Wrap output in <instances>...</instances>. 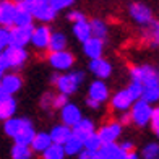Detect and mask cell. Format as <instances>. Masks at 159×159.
I'll use <instances>...</instances> for the list:
<instances>
[{
    "instance_id": "d4e9b609",
    "label": "cell",
    "mask_w": 159,
    "mask_h": 159,
    "mask_svg": "<svg viewBox=\"0 0 159 159\" xmlns=\"http://www.w3.org/2000/svg\"><path fill=\"white\" fill-rule=\"evenodd\" d=\"M140 99H143L144 102H148V104L157 102V101H159V83L143 86V93H141Z\"/></svg>"
},
{
    "instance_id": "6da1fadb",
    "label": "cell",
    "mask_w": 159,
    "mask_h": 159,
    "mask_svg": "<svg viewBox=\"0 0 159 159\" xmlns=\"http://www.w3.org/2000/svg\"><path fill=\"white\" fill-rule=\"evenodd\" d=\"M15 3L25 7V8L31 13V16L39 20V21H52L57 15V11L50 7L49 0H16Z\"/></svg>"
},
{
    "instance_id": "836d02e7",
    "label": "cell",
    "mask_w": 159,
    "mask_h": 159,
    "mask_svg": "<svg viewBox=\"0 0 159 159\" xmlns=\"http://www.w3.org/2000/svg\"><path fill=\"white\" fill-rule=\"evenodd\" d=\"M101 146H102V143H101L98 133L91 135L89 138L83 143V149H86V151H93V153H98V151L101 149Z\"/></svg>"
},
{
    "instance_id": "f546056e",
    "label": "cell",
    "mask_w": 159,
    "mask_h": 159,
    "mask_svg": "<svg viewBox=\"0 0 159 159\" xmlns=\"http://www.w3.org/2000/svg\"><path fill=\"white\" fill-rule=\"evenodd\" d=\"M65 46H67V38L62 33H54L50 36L47 47L50 49V52H60V50H65Z\"/></svg>"
},
{
    "instance_id": "2e32d148",
    "label": "cell",
    "mask_w": 159,
    "mask_h": 159,
    "mask_svg": "<svg viewBox=\"0 0 159 159\" xmlns=\"http://www.w3.org/2000/svg\"><path fill=\"white\" fill-rule=\"evenodd\" d=\"M0 88H2L8 96L15 94V93L20 91V88H21V78L15 73L3 75L2 80H0Z\"/></svg>"
},
{
    "instance_id": "277c9868",
    "label": "cell",
    "mask_w": 159,
    "mask_h": 159,
    "mask_svg": "<svg viewBox=\"0 0 159 159\" xmlns=\"http://www.w3.org/2000/svg\"><path fill=\"white\" fill-rule=\"evenodd\" d=\"M151 114H153V107L151 104L144 102L143 99H138L133 102V107H132V122H135L138 127H144L146 124H149L151 120Z\"/></svg>"
},
{
    "instance_id": "7bdbcfd3",
    "label": "cell",
    "mask_w": 159,
    "mask_h": 159,
    "mask_svg": "<svg viewBox=\"0 0 159 159\" xmlns=\"http://www.w3.org/2000/svg\"><path fill=\"white\" fill-rule=\"evenodd\" d=\"M119 146H120V149L124 151L125 154H130V153H133V144L130 143V141H125V143L119 144Z\"/></svg>"
},
{
    "instance_id": "484cf974",
    "label": "cell",
    "mask_w": 159,
    "mask_h": 159,
    "mask_svg": "<svg viewBox=\"0 0 159 159\" xmlns=\"http://www.w3.org/2000/svg\"><path fill=\"white\" fill-rule=\"evenodd\" d=\"M144 39H146L151 46H159V21L153 20L149 25H146Z\"/></svg>"
},
{
    "instance_id": "ba28073f",
    "label": "cell",
    "mask_w": 159,
    "mask_h": 159,
    "mask_svg": "<svg viewBox=\"0 0 159 159\" xmlns=\"http://www.w3.org/2000/svg\"><path fill=\"white\" fill-rule=\"evenodd\" d=\"M94 133H96L94 132V124H93L89 119H81L76 125L71 127V135H73L75 138H78L81 143H84L91 135H94Z\"/></svg>"
},
{
    "instance_id": "8fae6325",
    "label": "cell",
    "mask_w": 159,
    "mask_h": 159,
    "mask_svg": "<svg viewBox=\"0 0 159 159\" xmlns=\"http://www.w3.org/2000/svg\"><path fill=\"white\" fill-rule=\"evenodd\" d=\"M36 135V130L33 127V124L28 119L23 120V125H21V128L18 130V133L15 135V144H23V146H30L33 138Z\"/></svg>"
},
{
    "instance_id": "3957f363",
    "label": "cell",
    "mask_w": 159,
    "mask_h": 159,
    "mask_svg": "<svg viewBox=\"0 0 159 159\" xmlns=\"http://www.w3.org/2000/svg\"><path fill=\"white\" fill-rule=\"evenodd\" d=\"M130 76H132L133 81L140 83L141 86L159 83V71H157L154 67H149V65H143V67H135V68H132V71H130Z\"/></svg>"
},
{
    "instance_id": "7c38bea8",
    "label": "cell",
    "mask_w": 159,
    "mask_h": 159,
    "mask_svg": "<svg viewBox=\"0 0 159 159\" xmlns=\"http://www.w3.org/2000/svg\"><path fill=\"white\" fill-rule=\"evenodd\" d=\"M130 15H132L135 21H138L140 25H144V26L153 21V13H151V10L144 3H132Z\"/></svg>"
},
{
    "instance_id": "4fadbf2b",
    "label": "cell",
    "mask_w": 159,
    "mask_h": 159,
    "mask_svg": "<svg viewBox=\"0 0 159 159\" xmlns=\"http://www.w3.org/2000/svg\"><path fill=\"white\" fill-rule=\"evenodd\" d=\"M60 114H62V120H63V125H67V127H73L76 125L80 120H81V111L78 109V107L75 104H71L68 102L67 106H63L62 109H60Z\"/></svg>"
},
{
    "instance_id": "9c48e42d",
    "label": "cell",
    "mask_w": 159,
    "mask_h": 159,
    "mask_svg": "<svg viewBox=\"0 0 159 159\" xmlns=\"http://www.w3.org/2000/svg\"><path fill=\"white\" fill-rule=\"evenodd\" d=\"M49 62L55 70H68L71 65H73L75 57L70 52H67V50H60V52H52L50 54Z\"/></svg>"
},
{
    "instance_id": "d6a6232c",
    "label": "cell",
    "mask_w": 159,
    "mask_h": 159,
    "mask_svg": "<svg viewBox=\"0 0 159 159\" xmlns=\"http://www.w3.org/2000/svg\"><path fill=\"white\" fill-rule=\"evenodd\" d=\"M44 159H63L65 157V153H63V148L60 144H50V146L42 153Z\"/></svg>"
},
{
    "instance_id": "7402d4cb",
    "label": "cell",
    "mask_w": 159,
    "mask_h": 159,
    "mask_svg": "<svg viewBox=\"0 0 159 159\" xmlns=\"http://www.w3.org/2000/svg\"><path fill=\"white\" fill-rule=\"evenodd\" d=\"M52 144V141H50V136L49 133H36L34 135V138L30 144V148L31 151H36V153H44V151Z\"/></svg>"
},
{
    "instance_id": "83f0119b",
    "label": "cell",
    "mask_w": 159,
    "mask_h": 159,
    "mask_svg": "<svg viewBox=\"0 0 159 159\" xmlns=\"http://www.w3.org/2000/svg\"><path fill=\"white\" fill-rule=\"evenodd\" d=\"M63 153L65 154H68V156H75V154H80L83 151V143L80 141L78 138H75L73 135L70 136V138L65 141V144H63Z\"/></svg>"
},
{
    "instance_id": "30bf717a",
    "label": "cell",
    "mask_w": 159,
    "mask_h": 159,
    "mask_svg": "<svg viewBox=\"0 0 159 159\" xmlns=\"http://www.w3.org/2000/svg\"><path fill=\"white\" fill-rule=\"evenodd\" d=\"M50 36H52V33L47 26H34L31 33V44L38 49H44L49 46Z\"/></svg>"
},
{
    "instance_id": "1f68e13d",
    "label": "cell",
    "mask_w": 159,
    "mask_h": 159,
    "mask_svg": "<svg viewBox=\"0 0 159 159\" xmlns=\"http://www.w3.org/2000/svg\"><path fill=\"white\" fill-rule=\"evenodd\" d=\"M33 151L30 146H23V144H13L11 148V159H31Z\"/></svg>"
},
{
    "instance_id": "d590c367",
    "label": "cell",
    "mask_w": 159,
    "mask_h": 159,
    "mask_svg": "<svg viewBox=\"0 0 159 159\" xmlns=\"http://www.w3.org/2000/svg\"><path fill=\"white\" fill-rule=\"evenodd\" d=\"M127 91L132 94V98L135 99V101H138L140 98H141V93H143V86L140 84V83H136V81H132L130 83V86L127 88Z\"/></svg>"
},
{
    "instance_id": "f35d334b",
    "label": "cell",
    "mask_w": 159,
    "mask_h": 159,
    "mask_svg": "<svg viewBox=\"0 0 159 159\" xmlns=\"http://www.w3.org/2000/svg\"><path fill=\"white\" fill-rule=\"evenodd\" d=\"M8 47V30L0 28V52Z\"/></svg>"
},
{
    "instance_id": "ab89813d",
    "label": "cell",
    "mask_w": 159,
    "mask_h": 159,
    "mask_svg": "<svg viewBox=\"0 0 159 159\" xmlns=\"http://www.w3.org/2000/svg\"><path fill=\"white\" fill-rule=\"evenodd\" d=\"M68 101H67V96L65 94H59V96H54V102H52V107L54 109H62L63 106H67Z\"/></svg>"
},
{
    "instance_id": "8d00e7d4",
    "label": "cell",
    "mask_w": 159,
    "mask_h": 159,
    "mask_svg": "<svg viewBox=\"0 0 159 159\" xmlns=\"http://www.w3.org/2000/svg\"><path fill=\"white\" fill-rule=\"evenodd\" d=\"M75 0H49V3L50 7L55 10V11H59V10H63V8H67V7L70 5H73Z\"/></svg>"
},
{
    "instance_id": "e0dca14e",
    "label": "cell",
    "mask_w": 159,
    "mask_h": 159,
    "mask_svg": "<svg viewBox=\"0 0 159 159\" xmlns=\"http://www.w3.org/2000/svg\"><path fill=\"white\" fill-rule=\"evenodd\" d=\"M89 99L96 101V102H104V101L109 98V89H107V86L104 81H101V80H98V81H93L89 84Z\"/></svg>"
},
{
    "instance_id": "cb8c5ba5",
    "label": "cell",
    "mask_w": 159,
    "mask_h": 159,
    "mask_svg": "<svg viewBox=\"0 0 159 159\" xmlns=\"http://www.w3.org/2000/svg\"><path fill=\"white\" fill-rule=\"evenodd\" d=\"M16 5V15H15V26L20 28H26V26H33V16L25 7H21L18 3Z\"/></svg>"
},
{
    "instance_id": "9a60e30c",
    "label": "cell",
    "mask_w": 159,
    "mask_h": 159,
    "mask_svg": "<svg viewBox=\"0 0 159 159\" xmlns=\"http://www.w3.org/2000/svg\"><path fill=\"white\" fill-rule=\"evenodd\" d=\"M124 157H125V153L115 143L102 144L96 154V159H124Z\"/></svg>"
},
{
    "instance_id": "d6986e66",
    "label": "cell",
    "mask_w": 159,
    "mask_h": 159,
    "mask_svg": "<svg viewBox=\"0 0 159 159\" xmlns=\"http://www.w3.org/2000/svg\"><path fill=\"white\" fill-rule=\"evenodd\" d=\"M89 70L94 73L98 78L101 80H104L107 76H111L112 73V67H111V63L104 60V59H94V60H91L89 63Z\"/></svg>"
},
{
    "instance_id": "8992f818",
    "label": "cell",
    "mask_w": 159,
    "mask_h": 159,
    "mask_svg": "<svg viewBox=\"0 0 159 159\" xmlns=\"http://www.w3.org/2000/svg\"><path fill=\"white\" fill-rule=\"evenodd\" d=\"M2 55L7 62V67L8 68H20L23 67V63L28 59V52L23 47H13L8 46L5 50H2Z\"/></svg>"
},
{
    "instance_id": "5bb4252c",
    "label": "cell",
    "mask_w": 159,
    "mask_h": 159,
    "mask_svg": "<svg viewBox=\"0 0 159 159\" xmlns=\"http://www.w3.org/2000/svg\"><path fill=\"white\" fill-rule=\"evenodd\" d=\"M120 132H122L120 124H109L99 130L98 136H99V140L102 144H111V143H115V140L120 136Z\"/></svg>"
},
{
    "instance_id": "7dc6e473",
    "label": "cell",
    "mask_w": 159,
    "mask_h": 159,
    "mask_svg": "<svg viewBox=\"0 0 159 159\" xmlns=\"http://www.w3.org/2000/svg\"><path fill=\"white\" fill-rule=\"evenodd\" d=\"M124 159H138V156H136L135 153H130V154H125Z\"/></svg>"
},
{
    "instance_id": "52a82bcc",
    "label": "cell",
    "mask_w": 159,
    "mask_h": 159,
    "mask_svg": "<svg viewBox=\"0 0 159 159\" xmlns=\"http://www.w3.org/2000/svg\"><path fill=\"white\" fill-rule=\"evenodd\" d=\"M15 15H16V5L13 2H0V25H2L5 30H10V28L15 26Z\"/></svg>"
},
{
    "instance_id": "ac0fdd59",
    "label": "cell",
    "mask_w": 159,
    "mask_h": 159,
    "mask_svg": "<svg viewBox=\"0 0 159 159\" xmlns=\"http://www.w3.org/2000/svg\"><path fill=\"white\" fill-rule=\"evenodd\" d=\"M102 47H104V42L99 41V39H94V38H89L88 41L83 42V50L91 60L101 59V55H102Z\"/></svg>"
},
{
    "instance_id": "f1b7e54d",
    "label": "cell",
    "mask_w": 159,
    "mask_h": 159,
    "mask_svg": "<svg viewBox=\"0 0 159 159\" xmlns=\"http://www.w3.org/2000/svg\"><path fill=\"white\" fill-rule=\"evenodd\" d=\"M73 33H75V36L81 41V42H84V41H88L89 38H91V28H89V23L86 20H83V21H80V23H75L73 25Z\"/></svg>"
},
{
    "instance_id": "7a4b0ae2",
    "label": "cell",
    "mask_w": 159,
    "mask_h": 159,
    "mask_svg": "<svg viewBox=\"0 0 159 159\" xmlns=\"http://www.w3.org/2000/svg\"><path fill=\"white\" fill-rule=\"evenodd\" d=\"M83 71H71V73H67V75H62L57 78V88H59L60 94H65V96H70L78 89V86L81 84L83 81Z\"/></svg>"
},
{
    "instance_id": "74e56055",
    "label": "cell",
    "mask_w": 159,
    "mask_h": 159,
    "mask_svg": "<svg viewBox=\"0 0 159 159\" xmlns=\"http://www.w3.org/2000/svg\"><path fill=\"white\" fill-rule=\"evenodd\" d=\"M151 127H153V132L157 135L159 138V107H156V109H153V114H151Z\"/></svg>"
},
{
    "instance_id": "4316f807",
    "label": "cell",
    "mask_w": 159,
    "mask_h": 159,
    "mask_svg": "<svg viewBox=\"0 0 159 159\" xmlns=\"http://www.w3.org/2000/svg\"><path fill=\"white\" fill-rule=\"evenodd\" d=\"M89 28H91V38L99 39V41H104L106 36H107V28L106 23L101 20H93L89 21Z\"/></svg>"
},
{
    "instance_id": "e575fe53",
    "label": "cell",
    "mask_w": 159,
    "mask_h": 159,
    "mask_svg": "<svg viewBox=\"0 0 159 159\" xmlns=\"http://www.w3.org/2000/svg\"><path fill=\"white\" fill-rule=\"evenodd\" d=\"M141 154L144 159H157L159 156V144L157 143H149L143 148Z\"/></svg>"
},
{
    "instance_id": "ee69618b",
    "label": "cell",
    "mask_w": 159,
    "mask_h": 159,
    "mask_svg": "<svg viewBox=\"0 0 159 159\" xmlns=\"http://www.w3.org/2000/svg\"><path fill=\"white\" fill-rule=\"evenodd\" d=\"M96 154H98V153H93V151L83 149L81 153H80V159H96Z\"/></svg>"
},
{
    "instance_id": "b9f144b4",
    "label": "cell",
    "mask_w": 159,
    "mask_h": 159,
    "mask_svg": "<svg viewBox=\"0 0 159 159\" xmlns=\"http://www.w3.org/2000/svg\"><path fill=\"white\" fill-rule=\"evenodd\" d=\"M68 20L75 25V23H80V21H83V20H84V15H83L81 11H71L70 15H68Z\"/></svg>"
},
{
    "instance_id": "4dcf8cb0",
    "label": "cell",
    "mask_w": 159,
    "mask_h": 159,
    "mask_svg": "<svg viewBox=\"0 0 159 159\" xmlns=\"http://www.w3.org/2000/svg\"><path fill=\"white\" fill-rule=\"evenodd\" d=\"M23 120L25 119H8V120H5V124H3V130H5V133L11 136V138H15V135L18 133V130L21 128V125H23Z\"/></svg>"
},
{
    "instance_id": "603a6c76",
    "label": "cell",
    "mask_w": 159,
    "mask_h": 159,
    "mask_svg": "<svg viewBox=\"0 0 159 159\" xmlns=\"http://www.w3.org/2000/svg\"><path fill=\"white\" fill-rule=\"evenodd\" d=\"M15 111H16V101L13 99V96L0 101V120L11 119L15 115Z\"/></svg>"
},
{
    "instance_id": "44dd1931",
    "label": "cell",
    "mask_w": 159,
    "mask_h": 159,
    "mask_svg": "<svg viewBox=\"0 0 159 159\" xmlns=\"http://www.w3.org/2000/svg\"><path fill=\"white\" fill-rule=\"evenodd\" d=\"M133 102H135V99L132 98V94H130L127 89L119 91L117 94L112 98V107L117 111H127Z\"/></svg>"
},
{
    "instance_id": "bcb514c9",
    "label": "cell",
    "mask_w": 159,
    "mask_h": 159,
    "mask_svg": "<svg viewBox=\"0 0 159 159\" xmlns=\"http://www.w3.org/2000/svg\"><path fill=\"white\" fill-rule=\"evenodd\" d=\"M86 104H88V106L91 107V109H98V107L101 106L99 102H96V101H93V99H89V98L86 99Z\"/></svg>"
},
{
    "instance_id": "ffe728a7",
    "label": "cell",
    "mask_w": 159,
    "mask_h": 159,
    "mask_svg": "<svg viewBox=\"0 0 159 159\" xmlns=\"http://www.w3.org/2000/svg\"><path fill=\"white\" fill-rule=\"evenodd\" d=\"M49 136H50V141H52L54 144L63 146L65 141L71 136V128L67 127V125H57V127L52 128V132L49 133Z\"/></svg>"
},
{
    "instance_id": "60d3db41",
    "label": "cell",
    "mask_w": 159,
    "mask_h": 159,
    "mask_svg": "<svg viewBox=\"0 0 159 159\" xmlns=\"http://www.w3.org/2000/svg\"><path fill=\"white\" fill-rule=\"evenodd\" d=\"M52 102H54V96L50 94V93H46V94L42 96V99H41V106L44 107V109L52 107Z\"/></svg>"
},
{
    "instance_id": "5b68a950",
    "label": "cell",
    "mask_w": 159,
    "mask_h": 159,
    "mask_svg": "<svg viewBox=\"0 0 159 159\" xmlns=\"http://www.w3.org/2000/svg\"><path fill=\"white\" fill-rule=\"evenodd\" d=\"M34 26H26V28H20V26H13L8 30V46L13 47H23L31 42V33H33Z\"/></svg>"
},
{
    "instance_id": "f6af8a7d",
    "label": "cell",
    "mask_w": 159,
    "mask_h": 159,
    "mask_svg": "<svg viewBox=\"0 0 159 159\" xmlns=\"http://www.w3.org/2000/svg\"><path fill=\"white\" fill-rule=\"evenodd\" d=\"M130 122H132V115H130V112H124V114H122V117H120L119 124L120 125H127V124H130Z\"/></svg>"
},
{
    "instance_id": "c3c4849f",
    "label": "cell",
    "mask_w": 159,
    "mask_h": 159,
    "mask_svg": "<svg viewBox=\"0 0 159 159\" xmlns=\"http://www.w3.org/2000/svg\"><path fill=\"white\" fill-rule=\"evenodd\" d=\"M3 75H5V70H3L2 67H0V80H2V76H3Z\"/></svg>"
}]
</instances>
